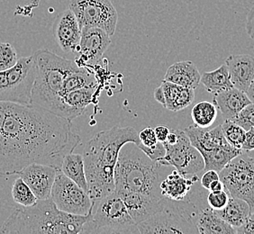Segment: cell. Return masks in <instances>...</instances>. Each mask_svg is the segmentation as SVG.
<instances>
[{
    "label": "cell",
    "mask_w": 254,
    "mask_h": 234,
    "mask_svg": "<svg viewBox=\"0 0 254 234\" xmlns=\"http://www.w3.org/2000/svg\"><path fill=\"white\" fill-rule=\"evenodd\" d=\"M18 60L15 47L9 43H0V71L14 67Z\"/></svg>",
    "instance_id": "31"
},
{
    "label": "cell",
    "mask_w": 254,
    "mask_h": 234,
    "mask_svg": "<svg viewBox=\"0 0 254 234\" xmlns=\"http://www.w3.org/2000/svg\"><path fill=\"white\" fill-rule=\"evenodd\" d=\"M60 171L49 165L32 163L25 167L17 175L29 185L38 199L44 200L51 197L53 185Z\"/></svg>",
    "instance_id": "14"
},
{
    "label": "cell",
    "mask_w": 254,
    "mask_h": 234,
    "mask_svg": "<svg viewBox=\"0 0 254 234\" xmlns=\"http://www.w3.org/2000/svg\"><path fill=\"white\" fill-rule=\"evenodd\" d=\"M213 103L220 110L225 119L232 120L252 102L245 91L234 87L215 94Z\"/></svg>",
    "instance_id": "19"
},
{
    "label": "cell",
    "mask_w": 254,
    "mask_h": 234,
    "mask_svg": "<svg viewBox=\"0 0 254 234\" xmlns=\"http://www.w3.org/2000/svg\"><path fill=\"white\" fill-rule=\"evenodd\" d=\"M111 45L110 35L98 27H84L78 45L79 58L76 59L79 66L95 65L101 60L103 55Z\"/></svg>",
    "instance_id": "12"
},
{
    "label": "cell",
    "mask_w": 254,
    "mask_h": 234,
    "mask_svg": "<svg viewBox=\"0 0 254 234\" xmlns=\"http://www.w3.org/2000/svg\"><path fill=\"white\" fill-rule=\"evenodd\" d=\"M195 226L200 234H235L236 229L216 215L210 207H202L196 215Z\"/></svg>",
    "instance_id": "22"
},
{
    "label": "cell",
    "mask_w": 254,
    "mask_h": 234,
    "mask_svg": "<svg viewBox=\"0 0 254 234\" xmlns=\"http://www.w3.org/2000/svg\"><path fill=\"white\" fill-rule=\"evenodd\" d=\"M12 198L15 204L21 206L34 205L38 198L35 196L34 192L30 188L29 185L25 183L22 177L15 178L11 188Z\"/></svg>",
    "instance_id": "29"
},
{
    "label": "cell",
    "mask_w": 254,
    "mask_h": 234,
    "mask_svg": "<svg viewBox=\"0 0 254 234\" xmlns=\"http://www.w3.org/2000/svg\"><path fill=\"white\" fill-rule=\"evenodd\" d=\"M98 86L86 87L68 92L64 98L65 118L70 121L82 116L86 108L93 102Z\"/></svg>",
    "instance_id": "21"
},
{
    "label": "cell",
    "mask_w": 254,
    "mask_h": 234,
    "mask_svg": "<svg viewBox=\"0 0 254 234\" xmlns=\"http://www.w3.org/2000/svg\"><path fill=\"white\" fill-rule=\"evenodd\" d=\"M68 8L76 15L80 29L98 27L110 36L115 34L118 14L110 0H70Z\"/></svg>",
    "instance_id": "9"
},
{
    "label": "cell",
    "mask_w": 254,
    "mask_h": 234,
    "mask_svg": "<svg viewBox=\"0 0 254 234\" xmlns=\"http://www.w3.org/2000/svg\"><path fill=\"white\" fill-rule=\"evenodd\" d=\"M92 217L75 215L60 210L54 201L38 199L34 205L21 206L1 226V234H78Z\"/></svg>",
    "instance_id": "3"
},
{
    "label": "cell",
    "mask_w": 254,
    "mask_h": 234,
    "mask_svg": "<svg viewBox=\"0 0 254 234\" xmlns=\"http://www.w3.org/2000/svg\"><path fill=\"white\" fill-rule=\"evenodd\" d=\"M139 139L141 142L138 147H152L158 143L156 134L152 127H146L139 132Z\"/></svg>",
    "instance_id": "36"
},
{
    "label": "cell",
    "mask_w": 254,
    "mask_h": 234,
    "mask_svg": "<svg viewBox=\"0 0 254 234\" xmlns=\"http://www.w3.org/2000/svg\"><path fill=\"white\" fill-rule=\"evenodd\" d=\"M225 190L230 196L248 203L251 214L254 212V159L241 153L219 172Z\"/></svg>",
    "instance_id": "8"
},
{
    "label": "cell",
    "mask_w": 254,
    "mask_h": 234,
    "mask_svg": "<svg viewBox=\"0 0 254 234\" xmlns=\"http://www.w3.org/2000/svg\"><path fill=\"white\" fill-rule=\"evenodd\" d=\"M178 141L174 144L162 143L166 153L157 162L173 167L182 175H199L205 170V161L200 152L191 144L185 131L178 130Z\"/></svg>",
    "instance_id": "10"
},
{
    "label": "cell",
    "mask_w": 254,
    "mask_h": 234,
    "mask_svg": "<svg viewBox=\"0 0 254 234\" xmlns=\"http://www.w3.org/2000/svg\"><path fill=\"white\" fill-rule=\"evenodd\" d=\"M215 213L227 224L237 229L250 219L251 209L247 202L230 196L229 202L225 208L215 211Z\"/></svg>",
    "instance_id": "23"
},
{
    "label": "cell",
    "mask_w": 254,
    "mask_h": 234,
    "mask_svg": "<svg viewBox=\"0 0 254 234\" xmlns=\"http://www.w3.org/2000/svg\"><path fill=\"white\" fill-rule=\"evenodd\" d=\"M37 74L32 91L31 104L65 118L64 81L80 67L73 60L60 57L47 49L34 54Z\"/></svg>",
    "instance_id": "4"
},
{
    "label": "cell",
    "mask_w": 254,
    "mask_h": 234,
    "mask_svg": "<svg viewBox=\"0 0 254 234\" xmlns=\"http://www.w3.org/2000/svg\"><path fill=\"white\" fill-rule=\"evenodd\" d=\"M164 165L152 161L135 143L122 147L115 168L116 191H130L162 197L161 181Z\"/></svg>",
    "instance_id": "5"
},
{
    "label": "cell",
    "mask_w": 254,
    "mask_h": 234,
    "mask_svg": "<svg viewBox=\"0 0 254 234\" xmlns=\"http://www.w3.org/2000/svg\"><path fill=\"white\" fill-rule=\"evenodd\" d=\"M251 221H253V222H254V213H252L251 214V215H250V219Z\"/></svg>",
    "instance_id": "46"
},
{
    "label": "cell",
    "mask_w": 254,
    "mask_h": 234,
    "mask_svg": "<svg viewBox=\"0 0 254 234\" xmlns=\"http://www.w3.org/2000/svg\"><path fill=\"white\" fill-rule=\"evenodd\" d=\"M170 131H171V129L169 127L166 126V125H163V124L155 127L154 128V132H155V134H156L158 142H161V143L165 142L167 138L169 136Z\"/></svg>",
    "instance_id": "40"
},
{
    "label": "cell",
    "mask_w": 254,
    "mask_h": 234,
    "mask_svg": "<svg viewBox=\"0 0 254 234\" xmlns=\"http://www.w3.org/2000/svg\"><path fill=\"white\" fill-rule=\"evenodd\" d=\"M51 198L60 210L75 215H87L93 210L94 202L88 192L74 181L58 172L54 181Z\"/></svg>",
    "instance_id": "11"
},
{
    "label": "cell",
    "mask_w": 254,
    "mask_h": 234,
    "mask_svg": "<svg viewBox=\"0 0 254 234\" xmlns=\"http://www.w3.org/2000/svg\"><path fill=\"white\" fill-rule=\"evenodd\" d=\"M217 108L214 103L202 101L197 103L192 108L191 118L194 125L203 129H207L216 120Z\"/></svg>",
    "instance_id": "28"
},
{
    "label": "cell",
    "mask_w": 254,
    "mask_h": 234,
    "mask_svg": "<svg viewBox=\"0 0 254 234\" xmlns=\"http://www.w3.org/2000/svg\"><path fill=\"white\" fill-rule=\"evenodd\" d=\"M163 95H164V108L171 111L173 104L176 100L179 93L181 91V86H179L175 83H172L167 80H163L161 85Z\"/></svg>",
    "instance_id": "34"
},
{
    "label": "cell",
    "mask_w": 254,
    "mask_h": 234,
    "mask_svg": "<svg viewBox=\"0 0 254 234\" xmlns=\"http://www.w3.org/2000/svg\"><path fill=\"white\" fill-rule=\"evenodd\" d=\"M200 82L204 85L206 91L213 95L234 88L230 78L229 70L225 63L213 71L201 75Z\"/></svg>",
    "instance_id": "25"
},
{
    "label": "cell",
    "mask_w": 254,
    "mask_h": 234,
    "mask_svg": "<svg viewBox=\"0 0 254 234\" xmlns=\"http://www.w3.org/2000/svg\"><path fill=\"white\" fill-rule=\"evenodd\" d=\"M132 142L140 144L139 133L133 127L115 126L98 132L83 150L88 195L94 204L116 190L114 173L122 147Z\"/></svg>",
    "instance_id": "2"
},
{
    "label": "cell",
    "mask_w": 254,
    "mask_h": 234,
    "mask_svg": "<svg viewBox=\"0 0 254 234\" xmlns=\"http://www.w3.org/2000/svg\"><path fill=\"white\" fill-rule=\"evenodd\" d=\"M242 150L245 151H254V129L246 131L245 140Z\"/></svg>",
    "instance_id": "41"
},
{
    "label": "cell",
    "mask_w": 254,
    "mask_h": 234,
    "mask_svg": "<svg viewBox=\"0 0 254 234\" xmlns=\"http://www.w3.org/2000/svg\"><path fill=\"white\" fill-rule=\"evenodd\" d=\"M164 80L189 88H197L200 84L201 74L190 60H182L172 64L168 68Z\"/></svg>",
    "instance_id": "20"
},
{
    "label": "cell",
    "mask_w": 254,
    "mask_h": 234,
    "mask_svg": "<svg viewBox=\"0 0 254 234\" xmlns=\"http://www.w3.org/2000/svg\"><path fill=\"white\" fill-rule=\"evenodd\" d=\"M234 87L246 92L254 78V58L248 54L230 55L225 59Z\"/></svg>",
    "instance_id": "17"
},
{
    "label": "cell",
    "mask_w": 254,
    "mask_h": 234,
    "mask_svg": "<svg viewBox=\"0 0 254 234\" xmlns=\"http://www.w3.org/2000/svg\"><path fill=\"white\" fill-rule=\"evenodd\" d=\"M198 180V175H182L175 170L161 181V195L171 200H185L190 195L192 186Z\"/></svg>",
    "instance_id": "18"
},
{
    "label": "cell",
    "mask_w": 254,
    "mask_h": 234,
    "mask_svg": "<svg viewBox=\"0 0 254 234\" xmlns=\"http://www.w3.org/2000/svg\"><path fill=\"white\" fill-rule=\"evenodd\" d=\"M236 232L241 234H254V222L248 220L245 225L237 228Z\"/></svg>",
    "instance_id": "42"
},
{
    "label": "cell",
    "mask_w": 254,
    "mask_h": 234,
    "mask_svg": "<svg viewBox=\"0 0 254 234\" xmlns=\"http://www.w3.org/2000/svg\"><path fill=\"white\" fill-rule=\"evenodd\" d=\"M225 190V185L223 184V182L221 179L215 180L212 183L209 187V191H213V192H217V191Z\"/></svg>",
    "instance_id": "44"
},
{
    "label": "cell",
    "mask_w": 254,
    "mask_h": 234,
    "mask_svg": "<svg viewBox=\"0 0 254 234\" xmlns=\"http://www.w3.org/2000/svg\"><path fill=\"white\" fill-rule=\"evenodd\" d=\"M36 74L34 54L18 58L14 67L0 71V102L31 104Z\"/></svg>",
    "instance_id": "7"
},
{
    "label": "cell",
    "mask_w": 254,
    "mask_h": 234,
    "mask_svg": "<svg viewBox=\"0 0 254 234\" xmlns=\"http://www.w3.org/2000/svg\"><path fill=\"white\" fill-rule=\"evenodd\" d=\"M147 156L151 158L152 161H157L164 157L166 153L165 147L161 142H158L156 145L152 147H139Z\"/></svg>",
    "instance_id": "37"
},
{
    "label": "cell",
    "mask_w": 254,
    "mask_h": 234,
    "mask_svg": "<svg viewBox=\"0 0 254 234\" xmlns=\"http://www.w3.org/2000/svg\"><path fill=\"white\" fill-rule=\"evenodd\" d=\"M221 126L225 139L230 145L242 150V146L245 142L246 135V131L245 129L238 123L229 119H225V122L221 124Z\"/></svg>",
    "instance_id": "30"
},
{
    "label": "cell",
    "mask_w": 254,
    "mask_h": 234,
    "mask_svg": "<svg viewBox=\"0 0 254 234\" xmlns=\"http://www.w3.org/2000/svg\"><path fill=\"white\" fill-rule=\"evenodd\" d=\"M241 153H243V150L234 148L230 144L227 146L220 147L210 152H207L202 155L205 161L204 171L213 170L219 173L230 161L235 159V157L240 155Z\"/></svg>",
    "instance_id": "26"
},
{
    "label": "cell",
    "mask_w": 254,
    "mask_h": 234,
    "mask_svg": "<svg viewBox=\"0 0 254 234\" xmlns=\"http://www.w3.org/2000/svg\"><path fill=\"white\" fill-rule=\"evenodd\" d=\"M195 100V90L182 87L171 108V112H179L190 107Z\"/></svg>",
    "instance_id": "32"
},
{
    "label": "cell",
    "mask_w": 254,
    "mask_h": 234,
    "mask_svg": "<svg viewBox=\"0 0 254 234\" xmlns=\"http://www.w3.org/2000/svg\"><path fill=\"white\" fill-rule=\"evenodd\" d=\"M117 192L125 202L128 213L136 225L154 215L159 210L161 209L163 205L164 196L155 197L130 191Z\"/></svg>",
    "instance_id": "15"
},
{
    "label": "cell",
    "mask_w": 254,
    "mask_h": 234,
    "mask_svg": "<svg viewBox=\"0 0 254 234\" xmlns=\"http://www.w3.org/2000/svg\"><path fill=\"white\" fill-rule=\"evenodd\" d=\"M230 199V195L228 192L225 190L217 191L210 193L206 195V203L211 209L218 211V210L225 208L228 204Z\"/></svg>",
    "instance_id": "35"
},
{
    "label": "cell",
    "mask_w": 254,
    "mask_h": 234,
    "mask_svg": "<svg viewBox=\"0 0 254 234\" xmlns=\"http://www.w3.org/2000/svg\"><path fill=\"white\" fill-rule=\"evenodd\" d=\"M218 179H220V176L217 171H213V170L205 171V173L201 176V185L205 188V190L209 191L211 184L214 181L218 180Z\"/></svg>",
    "instance_id": "38"
},
{
    "label": "cell",
    "mask_w": 254,
    "mask_h": 234,
    "mask_svg": "<svg viewBox=\"0 0 254 234\" xmlns=\"http://www.w3.org/2000/svg\"><path fill=\"white\" fill-rule=\"evenodd\" d=\"M245 93L251 100V102L254 103V78H253L252 82L250 83L249 87H248Z\"/></svg>",
    "instance_id": "45"
},
{
    "label": "cell",
    "mask_w": 254,
    "mask_h": 234,
    "mask_svg": "<svg viewBox=\"0 0 254 234\" xmlns=\"http://www.w3.org/2000/svg\"><path fill=\"white\" fill-rule=\"evenodd\" d=\"M61 171L69 179L74 181L78 186L88 193V184L85 172V165L82 155L73 152L65 155L62 162Z\"/></svg>",
    "instance_id": "24"
},
{
    "label": "cell",
    "mask_w": 254,
    "mask_h": 234,
    "mask_svg": "<svg viewBox=\"0 0 254 234\" xmlns=\"http://www.w3.org/2000/svg\"><path fill=\"white\" fill-rule=\"evenodd\" d=\"M154 98H155L156 101L161 104V106L164 107V105H165L164 95H163V91H162V88H161V86L154 90Z\"/></svg>",
    "instance_id": "43"
},
{
    "label": "cell",
    "mask_w": 254,
    "mask_h": 234,
    "mask_svg": "<svg viewBox=\"0 0 254 234\" xmlns=\"http://www.w3.org/2000/svg\"><path fill=\"white\" fill-rule=\"evenodd\" d=\"M81 234H139V230L115 190L94 204L92 217Z\"/></svg>",
    "instance_id": "6"
},
{
    "label": "cell",
    "mask_w": 254,
    "mask_h": 234,
    "mask_svg": "<svg viewBox=\"0 0 254 234\" xmlns=\"http://www.w3.org/2000/svg\"><path fill=\"white\" fill-rule=\"evenodd\" d=\"M232 121L238 123L245 131L254 129V103L245 107Z\"/></svg>",
    "instance_id": "33"
},
{
    "label": "cell",
    "mask_w": 254,
    "mask_h": 234,
    "mask_svg": "<svg viewBox=\"0 0 254 234\" xmlns=\"http://www.w3.org/2000/svg\"><path fill=\"white\" fill-rule=\"evenodd\" d=\"M53 34L60 48L66 54L78 53L81 29L71 10H64L54 22Z\"/></svg>",
    "instance_id": "13"
},
{
    "label": "cell",
    "mask_w": 254,
    "mask_h": 234,
    "mask_svg": "<svg viewBox=\"0 0 254 234\" xmlns=\"http://www.w3.org/2000/svg\"><path fill=\"white\" fill-rule=\"evenodd\" d=\"M184 131L190 138L191 144L200 152L201 155L214 151L217 148L229 145L223 133L221 125H217L211 130H206L193 124L186 128Z\"/></svg>",
    "instance_id": "16"
},
{
    "label": "cell",
    "mask_w": 254,
    "mask_h": 234,
    "mask_svg": "<svg viewBox=\"0 0 254 234\" xmlns=\"http://www.w3.org/2000/svg\"><path fill=\"white\" fill-rule=\"evenodd\" d=\"M98 79L88 68L85 67L75 70L68 75L64 81V97L70 91L86 87L98 86Z\"/></svg>",
    "instance_id": "27"
},
{
    "label": "cell",
    "mask_w": 254,
    "mask_h": 234,
    "mask_svg": "<svg viewBox=\"0 0 254 234\" xmlns=\"http://www.w3.org/2000/svg\"><path fill=\"white\" fill-rule=\"evenodd\" d=\"M246 32L250 38L254 41V5L249 10L246 19Z\"/></svg>",
    "instance_id": "39"
},
{
    "label": "cell",
    "mask_w": 254,
    "mask_h": 234,
    "mask_svg": "<svg viewBox=\"0 0 254 234\" xmlns=\"http://www.w3.org/2000/svg\"><path fill=\"white\" fill-rule=\"evenodd\" d=\"M5 108L0 121V176L17 175L32 163L61 170L64 156L81 142L68 119L32 104L6 102Z\"/></svg>",
    "instance_id": "1"
}]
</instances>
